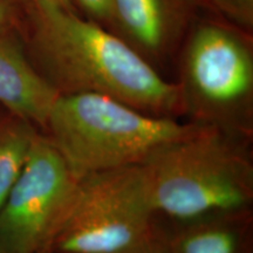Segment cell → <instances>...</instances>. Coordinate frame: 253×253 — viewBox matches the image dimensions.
Masks as SVG:
<instances>
[{
    "instance_id": "6da1fadb",
    "label": "cell",
    "mask_w": 253,
    "mask_h": 253,
    "mask_svg": "<svg viewBox=\"0 0 253 253\" xmlns=\"http://www.w3.org/2000/svg\"><path fill=\"white\" fill-rule=\"evenodd\" d=\"M34 8L32 63L59 95H106L164 118L182 116L176 84L167 81L114 32L84 20L72 7Z\"/></svg>"
},
{
    "instance_id": "7a4b0ae2",
    "label": "cell",
    "mask_w": 253,
    "mask_h": 253,
    "mask_svg": "<svg viewBox=\"0 0 253 253\" xmlns=\"http://www.w3.org/2000/svg\"><path fill=\"white\" fill-rule=\"evenodd\" d=\"M142 169L158 221L253 209L251 140L198 126L158 150Z\"/></svg>"
},
{
    "instance_id": "3957f363",
    "label": "cell",
    "mask_w": 253,
    "mask_h": 253,
    "mask_svg": "<svg viewBox=\"0 0 253 253\" xmlns=\"http://www.w3.org/2000/svg\"><path fill=\"white\" fill-rule=\"evenodd\" d=\"M199 125L144 113L94 93L58 95L45 128L48 140L78 178L142 166Z\"/></svg>"
},
{
    "instance_id": "277c9868",
    "label": "cell",
    "mask_w": 253,
    "mask_h": 253,
    "mask_svg": "<svg viewBox=\"0 0 253 253\" xmlns=\"http://www.w3.org/2000/svg\"><path fill=\"white\" fill-rule=\"evenodd\" d=\"M182 116L253 141V47L248 34L217 21L192 30L179 56Z\"/></svg>"
},
{
    "instance_id": "5b68a950",
    "label": "cell",
    "mask_w": 253,
    "mask_h": 253,
    "mask_svg": "<svg viewBox=\"0 0 253 253\" xmlns=\"http://www.w3.org/2000/svg\"><path fill=\"white\" fill-rule=\"evenodd\" d=\"M157 218L142 166L80 178L67 216L46 253H131L155 248Z\"/></svg>"
},
{
    "instance_id": "8992f818",
    "label": "cell",
    "mask_w": 253,
    "mask_h": 253,
    "mask_svg": "<svg viewBox=\"0 0 253 253\" xmlns=\"http://www.w3.org/2000/svg\"><path fill=\"white\" fill-rule=\"evenodd\" d=\"M79 184L80 178L40 131L0 208V251L45 252L67 216Z\"/></svg>"
},
{
    "instance_id": "52a82bcc",
    "label": "cell",
    "mask_w": 253,
    "mask_h": 253,
    "mask_svg": "<svg viewBox=\"0 0 253 253\" xmlns=\"http://www.w3.org/2000/svg\"><path fill=\"white\" fill-rule=\"evenodd\" d=\"M157 224L158 253H253V209Z\"/></svg>"
},
{
    "instance_id": "ba28073f",
    "label": "cell",
    "mask_w": 253,
    "mask_h": 253,
    "mask_svg": "<svg viewBox=\"0 0 253 253\" xmlns=\"http://www.w3.org/2000/svg\"><path fill=\"white\" fill-rule=\"evenodd\" d=\"M58 95L34 67L23 45L0 32V106L42 130Z\"/></svg>"
},
{
    "instance_id": "9c48e42d",
    "label": "cell",
    "mask_w": 253,
    "mask_h": 253,
    "mask_svg": "<svg viewBox=\"0 0 253 253\" xmlns=\"http://www.w3.org/2000/svg\"><path fill=\"white\" fill-rule=\"evenodd\" d=\"M114 32L155 67L170 52L171 21L164 0H113ZM156 68V67H155Z\"/></svg>"
},
{
    "instance_id": "30bf717a",
    "label": "cell",
    "mask_w": 253,
    "mask_h": 253,
    "mask_svg": "<svg viewBox=\"0 0 253 253\" xmlns=\"http://www.w3.org/2000/svg\"><path fill=\"white\" fill-rule=\"evenodd\" d=\"M40 131L32 122L0 106V208L20 175Z\"/></svg>"
},
{
    "instance_id": "8fae6325",
    "label": "cell",
    "mask_w": 253,
    "mask_h": 253,
    "mask_svg": "<svg viewBox=\"0 0 253 253\" xmlns=\"http://www.w3.org/2000/svg\"><path fill=\"white\" fill-rule=\"evenodd\" d=\"M223 14L240 27L253 26V0H210Z\"/></svg>"
},
{
    "instance_id": "7c38bea8",
    "label": "cell",
    "mask_w": 253,
    "mask_h": 253,
    "mask_svg": "<svg viewBox=\"0 0 253 253\" xmlns=\"http://www.w3.org/2000/svg\"><path fill=\"white\" fill-rule=\"evenodd\" d=\"M91 18L93 21L100 25L114 27L115 14H114L113 0H75Z\"/></svg>"
},
{
    "instance_id": "4fadbf2b",
    "label": "cell",
    "mask_w": 253,
    "mask_h": 253,
    "mask_svg": "<svg viewBox=\"0 0 253 253\" xmlns=\"http://www.w3.org/2000/svg\"><path fill=\"white\" fill-rule=\"evenodd\" d=\"M11 19V12H9L8 4L6 0H0V32L5 31Z\"/></svg>"
},
{
    "instance_id": "5bb4252c",
    "label": "cell",
    "mask_w": 253,
    "mask_h": 253,
    "mask_svg": "<svg viewBox=\"0 0 253 253\" xmlns=\"http://www.w3.org/2000/svg\"><path fill=\"white\" fill-rule=\"evenodd\" d=\"M33 7L45 5H58L63 6V7H72L71 0H30Z\"/></svg>"
},
{
    "instance_id": "9a60e30c",
    "label": "cell",
    "mask_w": 253,
    "mask_h": 253,
    "mask_svg": "<svg viewBox=\"0 0 253 253\" xmlns=\"http://www.w3.org/2000/svg\"><path fill=\"white\" fill-rule=\"evenodd\" d=\"M131 253H158V242L157 245L155 248L148 249V250H143V251H137V252H131Z\"/></svg>"
},
{
    "instance_id": "2e32d148",
    "label": "cell",
    "mask_w": 253,
    "mask_h": 253,
    "mask_svg": "<svg viewBox=\"0 0 253 253\" xmlns=\"http://www.w3.org/2000/svg\"><path fill=\"white\" fill-rule=\"evenodd\" d=\"M0 253H2V252H1V251H0Z\"/></svg>"
},
{
    "instance_id": "e0dca14e",
    "label": "cell",
    "mask_w": 253,
    "mask_h": 253,
    "mask_svg": "<svg viewBox=\"0 0 253 253\" xmlns=\"http://www.w3.org/2000/svg\"><path fill=\"white\" fill-rule=\"evenodd\" d=\"M42 253H46V252H42Z\"/></svg>"
}]
</instances>
